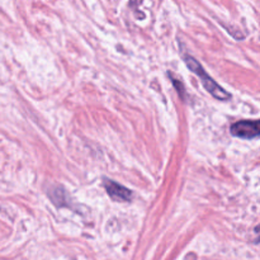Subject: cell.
<instances>
[{
    "instance_id": "obj_1",
    "label": "cell",
    "mask_w": 260,
    "mask_h": 260,
    "mask_svg": "<svg viewBox=\"0 0 260 260\" xmlns=\"http://www.w3.org/2000/svg\"><path fill=\"white\" fill-rule=\"evenodd\" d=\"M184 62L185 65L188 66V69L201 79L202 85L205 86V89L211 94V95L215 96V98L218 99V101H228V99L231 98V94L229 93V91H226L222 86L218 85V84L216 83V81L213 80L207 73H206L203 66L201 65V63L198 62L193 56L184 55Z\"/></svg>"
},
{
    "instance_id": "obj_2",
    "label": "cell",
    "mask_w": 260,
    "mask_h": 260,
    "mask_svg": "<svg viewBox=\"0 0 260 260\" xmlns=\"http://www.w3.org/2000/svg\"><path fill=\"white\" fill-rule=\"evenodd\" d=\"M234 136L240 139H255L260 136V119H243L238 121L230 127Z\"/></svg>"
},
{
    "instance_id": "obj_3",
    "label": "cell",
    "mask_w": 260,
    "mask_h": 260,
    "mask_svg": "<svg viewBox=\"0 0 260 260\" xmlns=\"http://www.w3.org/2000/svg\"><path fill=\"white\" fill-rule=\"evenodd\" d=\"M103 184L109 197L113 201H116V202H127V201L132 198V192L128 188L123 187V185L118 184V183L113 182V180L106 178Z\"/></svg>"
},
{
    "instance_id": "obj_4",
    "label": "cell",
    "mask_w": 260,
    "mask_h": 260,
    "mask_svg": "<svg viewBox=\"0 0 260 260\" xmlns=\"http://www.w3.org/2000/svg\"><path fill=\"white\" fill-rule=\"evenodd\" d=\"M48 197L58 207L69 205V196L62 187H51L48 189Z\"/></svg>"
},
{
    "instance_id": "obj_5",
    "label": "cell",
    "mask_w": 260,
    "mask_h": 260,
    "mask_svg": "<svg viewBox=\"0 0 260 260\" xmlns=\"http://www.w3.org/2000/svg\"><path fill=\"white\" fill-rule=\"evenodd\" d=\"M255 231H256V234H258V239H256V243H260V226H259V228H256L255 229Z\"/></svg>"
}]
</instances>
